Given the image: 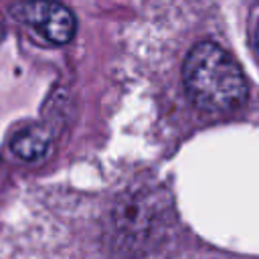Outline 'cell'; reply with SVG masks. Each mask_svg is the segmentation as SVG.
<instances>
[{
	"mask_svg": "<svg viewBox=\"0 0 259 259\" xmlns=\"http://www.w3.org/2000/svg\"><path fill=\"white\" fill-rule=\"evenodd\" d=\"M2 34H4V26H2V20H0V38H2Z\"/></svg>",
	"mask_w": 259,
	"mask_h": 259,
	"instance_id": "5",
	"label": "cell"
},
{
	"mask_svg": "<svg viewBox=\"0 0 259 259\" xmlns=\"http://www.w3.org/2000/svg\"><path fill=\"white\" fill-rule=\"evenodd\" d=\"M51 144V134L49 130L42 127H30L20 132L14 140H12V152L22 158V160H38L45 156V152L49 150Z\"/></svg>",
	"mask_w": 259,
	"mask_h": 259,
	"instance_id": "3",
	"label": "cell"
},
{
	"mask_svg": "<svg viewBox=\"0 0 259 259\" xmlns=\"http://www.w3.org/2000/svg\"><path fill=\"white\" fill-rule=\"evenodd\" d=\"M10 16L53 45H67L77 30L73 12L57 0H20L10 6Z\"/></svg>",
	"mask_w": 259,
	"mask_h": 259,
	"instance_id": "2",
	"label": "cell"
},
{
	"mask_svg": "<svg viewBox=\"0 0 259 259\" xmlns=\"http://www.w3.org/2000/svg\"><path fill=\"white\" fill-rule=\"evenodd\" d=\"M253 40H255V47H257V51H259V16H257V20H255V30H253Z\"/></svg>",
	"mask_w": 259,
	"mask_h": 259,
	"instance_id": "4",
	"label": "cell"
},
{
	"mask_svg": "<svg viewBox=\"0 0 259 259\" xmlns=\"http://www.w3.org/2000/svg\"><path fill=\"white\" fill-rule=\"evenodd\" d=\"M182 81L192 103L208 113L233 111L247 97V81L237 61L210 40L190 49L182 65Z\"/></svg>",
	"mask_w": 259,
	"mask_h": 259,
	"instance_id": "1",
	"label": "cell"
}]
</instances>
